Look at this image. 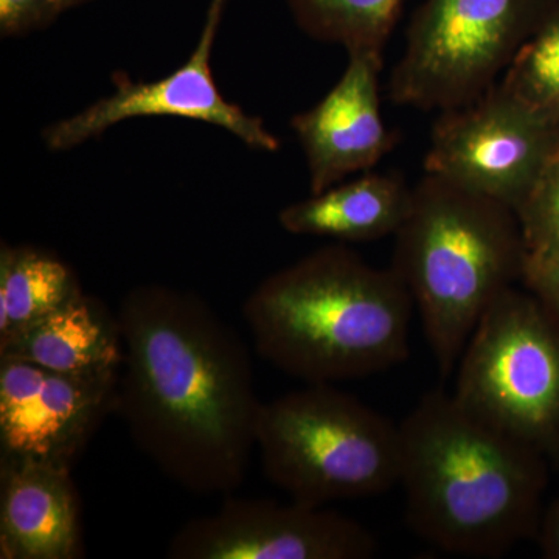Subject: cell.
<instances>
[{
  "label": "cell",
  "mask_w": 559,
  "mask_h": 559,
  "mask_svg": "<svg viewBox=\"0 0 559 559\" xmlns=\"http://www.w3.org/2000/svg\"><path fill=\"white\" fill-rule=\"evenodd\" d=\"M454 396L492 428L543 451L559 436V322L535 294L503 290L457 364Z\"/></svg>",
  "instance_id": "cell-6"
},
{
  "label": "cell",
  "mask_w": 559,
  "mask_h": 559,
  "mask_svg": "<svg viewBox=\"0 0 559 559\" xmlns=\"http://www.w3.org/2000/svg\"><path fill=\"white\" fill-rule=\"evenodd\" d=\"M0 356L58 373H120L123 341L119 318L97 297L81 293L0 348Z\"/></svg>",
  "instance_id": "cell-15"
},
{
  "label": "cell",
  "mask_w": 559,
  "mask_h": 559,
  "mask_svg": "<svg viewBox=\"0 0 559 559\" xmlns=\"http://www.w3.org/2000/svg\"><path fill=\"white\" fill-rule=\"evenodd\" d=\"M377 539L358 521L290 500L229 499L215 513L182 525L171 559H367Z\"/></svg>",
  "instance_id": "cell-10"
},
{
  "label": "cell",
  "mask_w": 559,
  "mask_h": 559,
  "mask_svg": "<svg viewBox=\"0 0 559 559\" xmlns=\"http://www.w3.org/2000/svg\"><path fill=\"white\" fill-rule=\"evenodd\" d=\"M557 0H423L388 83L421 110L469 105L498 83Z\"/></svg>",
  "instance_id": "cell-7"
},
{
  "label": "cell",
  "mask_w": 559,
  "mask_h": 559,
  "mask_svg": "<svg viewBox=\"0 0 559 559\" xmlns=\"http://www.w3.org/2000/svg\"><path fill=\"white\" fill-rule=\"evenodd\" d=\"M414 187L395 173L366 171L336 183L278 213L290 235L342 242H370L395 237L412 207Z\"/></svg>",
  "instance_id": "cell-14"
},
{
  "label": "cell",
  "mask_w": 559,
  "mask_h": 559,
  "mask_svg": "<svg viewBox=\"0 0 559 559\" xmlns=\"http://www.w3.org/2000/svg\"><path fill=\"white\" fill-rule=\"evenodd\" d=\"M407 520L432 546L469 558L503 557L538 528L540 452L432 390L399 425Z\"/></svg>",
  "instance_id": "cell-2"
},
{
  "label": "cell",
  "mask_w": 559,
  "mask_h": 559,
  "mask_svg": "<svg viewBox=\"0 0 559 559\" xmlns=\"http://www.w3.org/2000/svg\"><path fill=\"white\" fill-rule=\"evenodd\" d=\"M66 11L61 0H0V35H27L46 28Z\"/></svg>",
  "instance_id": "cell-20"
},
{
  "label": "cell",
  "mask_w": 559,
  "mask_h": 559,
  "mask_svg": "<svg viewBox=\"0 0 559 559\" xmlns=\"http://www.w3.org/2000/svg\"><path fill=\"white\" fill-rule=\"evenodd\" d=\"M516 215L527 246V259L559 253V151Z\"/></svg>",
  "instance_id": "cell-19"
},
{
  "label": "cell",
  "mask_w": 559,
  "mask_h": 559,
  "mask_svg": "<svg viewBox=\"0 0 559 559\" xmlns=\"http://www.w3.org/2000/svg\"><path fill=\"white\" fill-rule=\"evenodd\" d=\"M407 0H286L301 32L352 51H382Z\"/></svg>",
  "instance_id": "cell-17"
},
{
  "label": "cell",
  "mask_w": 559,
  "mask_h": 559,
  "mask_svg": "<svg viewBox=\"0 0 559 559\" xmlns=\"http://www.w3.org/2000/svg\"><path fill=\"white\" fill-rule=\"evenodd\" d=\"M415 305L399 274L344 245L275 272L250 293L242 316L261 358L307 384H336L409 358Z\"/></svg>",
  "instance_id": "cell-3"
},
{
  "label": "cell",
  "mask_w": 559,
  "mask_h": 559,
  "mask_svg": "<svg viewBox=\"0 0 559 559\" xmlns=\"http://www.w3.org/2000/svg\"><path fill=\"white\" fill-rule=\"evenodd\" d=\"M83 293L60 257L35 246L0 248V348Z\"/></svg>",
  "instance_id": "cell-16"
},
{
  "label": "cell",
  "mask_w": 559,
  "mask_h": 559,
  "mask_svg": "<svg viewBox=\"0 0 559 559\" xmlns=\"http://www.w3.org/2000/svg\"><path fill=\"white\" fill-rule=\"evenodd\" d=\"M264 474L290 500L325 507L400 484V428L333 384L263 403L255 432Z\"/></svg>",
  "instance_id": "cell-5"
},
{
  "label": "cell",
  "mask_w": 559,
  "mask_h": 559,
  "mask_svg": "<svg viewBox=\"0 0 559 559\" xmlns=\"http://www.w3.org/2000/svg\"><path fill=\"white\" fill-rule=\"evenodd\" d=\"M500 81L559 127V0Z\"/></svg>",
  "instance_id": "cell-18"
},
{
  "label": "cell",
  "mask_w": 559,
  "mask_h": 559,
  "mask_svg": "<svg viewBox=\"0 0 559 559\" xmlns=\"http://www.w3.org/2000/svg\"><path fill=\"white\" fill-rule=\"evenodd\" d=\"M119 373L66 374L0 356V462L72 469L116 415Z\"/></svg>",
  "instance_id": "cell-11"
},
{
  "label": "cell",
  "mask_w": 559,
  "mask_h": 559,
  "mask_svg": "<svg viewBox=\"0 0 559 559\" xmlns=\"http://www.w3.org/2000/svg\"><path fill=\"white\" fill-rule=\"evenodd\" d=\"M226 3L227 0H210L197 47L180 68L153 83H135L121 73L114 76V92L108 97L44 128L47 150L61 153L76 148L121 121L178 117L223 128L249 148L278 151L282 143L264 127L263 119L227 100L213 79L212 51Z\"/></svg>",
  "instance_id": "cell-9"
},
{
  "label": "cell",
  "mask_w": 559,
  "mask_h": 559,
  "mask_svg": "<svg viewBox=\"0 0 559 559\" xmlns=\"http://www.w3.org/2000/svg\"><path fill=\"white\" fill-rule=\"evenodd\" d=\"M522 283L559 322V253L544 259H527Z\"/></svg>",
  "instance_id": "cell-21"
},
{
  "label": "cell",
  "mask_w": 559,
  "mask_h": 559,
  "mask_svg": "<svg viewBox=\"0 0 559 559\" xmlns=\"http://www.w3.org/2000/svg\"><path fill=\"white\" fill-rule=\"evenodd\" d=\"M117 318L116 415L135 447L194 495L240 488L263 406L240 336L201 297L164 285L131 289Z\"/></svg>",
  "instance_id": "cell-1"
},
{
  "label": "cell",
  "mask_w": 559,
  "mask_h": 559,
  "mask_svg": "<svg viewBox=\"0 0 559 559\" xmlns=\"http://www.w3.org/2000/svg\"><path fill=\"white\" fill-rule=\"evenodd\" d=\"M540 549L549 558L559 559V500L539 520Z\"/></svg>",
  "instance_id": "cell-22"
},
{
  "label": "cell",
  "mask_w": 559,
  "mask_h": 559,
  "mask_svg": "<svg viewBox=\"0 0 559 559\" xmlns=\"http://www.w3.org/2000/svg\"><path fill=\"white\" fill-rule=\"evenodd\" d=\"M382 51H352L329 94L290 119L307 159L311 194L373 170L395 148L396 135L382 119Z\"/></svg>",
  "instance_id": "cell-12"
},
{
  "label": "cell",
  "mask_w": 559,
  "mask_h": 559,
  "mask_svg": "<svg viewBox=\"0 0 559 559\" xmlns=\"http://www.w3.org/2000/svg\"><path fill=\"white\" fill-rule=\"evenodd\" d=\"M558 151V124L499 80L469 105L441 110L423 167L516 212Z\"/></svg>",
  "instance_id": "cell-8"
},
{
  "label": "cell",
  "mask_w": 559,
  "mask_h": 559,
  "mask_svg": "<svg viewBox=\"0 0 559 559\" xmlns=\"http://www.w3.org/2000/svg\"><path fill=\"white\" fill-rule=\"evenodd\" d=\"M527 246L513 209L425 173L395 235L392 270L409 290L443 377L489 305L524 278Z\"/></svg>",
  "instance_id": "cell-4"
},
{
  "label": "cell",
  "mask_w": 559,
  "mask_h": 559,
  "mask_svg": "<svg viewBox=\"0 0 559 559\" xmlns=\"http://www.w3.org/2000/svg\"><path fill=\"white\" fill-rule=\"evenodd\" d=\"M86 2H90V0H61L62 7H64L66 10L73 9V7Z\"/></svg>",
  "instance_id": "cell-23"
},
{
  "label": "cell",
  "mask_w": 559,
  "mask_h": 559,
  "mask_svg": "<svg viewBox=\"0 0 559 559\" xmlns=\"http://www.w3.org/2000/svg\"><path fill=\"white\" fill-rule=\"evenodd\" d=\"M83 557L80 498L70 468L0 462V558Z\"/></svg>",
  "instance_id": "cell-13"
}]
</instances>
